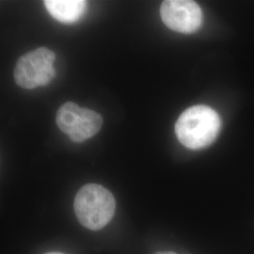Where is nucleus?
I'll return each mask as SVG.
<instances>
[{"label":"nucleus","instance_id":"1","mask_svg":"<svg viewBox=\"0 0 254 254\" xmlns=\"http://www.w3.org/2000/svg\"><path fill=\"white\" fill-rule=\"evenodd\" d=\"M221 127V120L215 109L197 105L186 109L175 125V134L183 145L200 150L212 144Z\"/></svg>","mask_w":254,"mask_h":254},{"label":"nucleus","instance_id":"7","mask_svg":"<svg viewBox=\"0 0 254 254\" xmlns=\"http://www.w3.org/2000/svg\"><path fill=\"white\" fill-rule=\"evenodd\" d=\"M81 108L73 102L65 103L57 112V126L64 133L69 136L72 133L73 127L81 114Z\"/></svg>","mask_w":254,"mask_h":254},{"label":"nucleus","instance_id":"4","mask_svg":"<svg viewBox=\"0 0 254 254\" xmlns=\"http://www.w3.org/2000/svg\"><path fill=\"white\" fill-rule=\"evenodd\" d=\"M164 24L173 31L190 34L197 31L202 23L200 6L190 0H166L160 7Z\"/></svg>","mask_w":254,"mask_h":254},{"label":"nucleus","instance_id":"5","mask_svg":"<svg viewBox=\"0 0 254 254\" xmlns=\"http://www.w3.org/2000/svg\"><path fill=\"white\" fill-rule=\"evenodd\" d=\"M44 3L52 17L65 24L77 21L87 7L82 0H46Z\"/></svg>","mask_w":254,"mask_h":254},{"label":"nucleus","instance_id":"8","mask_svg":"<svg viewBox=\"0 0 254 254\" xmlns=\"http://www.w3.org/2000/svg\"><path fill=\"white\" fill-rule=\"evenodd\" d=\"M175 254V253H173V252H164V253H157V254Z\"/></svg>","mask_w":254,"mask_h":254},{"label":"nucleus","instance_id":"3","mask_svg":"<svg viewBox=\"0 0 254 254\" xmlns=\"http://www.w3.org/2000/svg\"><path fill=\"white\" fill-rule=\"evenodd\" d=\"M55 59L54 52L46 47H40L22 56L13 72L16 84L27 90L49 84L56 74Z\"/></svg>","mask_w":254,"mask_h":254},{"label":"nucleus","instance_id":"6","mask_svg":"<svg viewBox=\"0 0 254 254\" xmlns=\"http://www.w3.org/2000/svg\"><path fill=\"white\" fill-rule=\"evenodd\" d=\"M102 126L103 119L99 113L91 109H82L80 117L69 137L73 142L80 143L95 136Z\"/></svg>","mask_w":254,"mask_h":254},{"label":"nucleus","instance_id":"2","mask_svg":"<svg viewBox=\"0 0 254 254\" xmlns=\"http://www.w3.org/2000/svg\"><path fill=\"white\" fill-rule=\"evenodd\" d=\"M73 208L76 218L84 227L97 231L105 227L113 218L116 201L106 188L88 184L77 192Z\"/></svg>","mask_w":254,"mask_h":254},{"label":"nucleus","instance_id":"9","mask_svg":"<svg viewBox=\"0 0 254 254\" xmlns=\"http://www.w3.org/2000/svg\"><path fill=\"white\" fill-rule=\"evenodd\" d=\"M59 254V253H52V254Z\"/></svg>","mask_w":254,"mask_h":254}]
</instances>
